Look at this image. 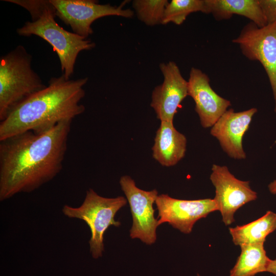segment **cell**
Listing matches in <instances>:
<instances>
[{"mask_svg": "<svg viewBox=\"0 0 276 276\" xmlns=\"http://www.w3.org/2000/svg\"><path fill=\"white\" fill-rule=\"evenodd\" d=\"M269 192L272 194H276V179L268 185Z\"/></svg>", "mask_w": 276, "mask_h": 276, "instance_id": "603a6c76", "label": "cell"}, {"mask_svg": "<svg viewBox=\"0 0 276 276\" xmlns=\"http://www.w3.org/2000/svg\"><path fill=\"white\" fill-rule=\"evenodd\" d=\"M276 229V213L268 211L259 219L246 224L229 227L233 243L240 246L264 243L267 236Z\"/></svg>", "mask_w": 276, "mask_h": 276, "instance_id": "2e32d148", "label": "cell"}, {"mask_svg": "<svg viewBox=\"0 0 276 276\" xmlns=\"http://www.w3.org/2000/svg\"><path fill=\"white\" fill-rule=\"evenodd\" d=\"M56 16L53 5L37 20L25 22L16 32L22 36L36 35L48 42L57 54L62 75L70 79L78 54L82 51L93 49L96 44L89 38L65 30L56 21Z\"/></svg>", "mask_w": 276, "mask_h": 276, "instance_id": "277c9868", "label": "cell"}, {"mask_svg": "<svg viewBox=\"0 0 276 276\" xmlns=\"http://www.w3.org/2000/svg\"><path fill=\"white\" fill-rule=\"evenodd\" d=\"M257 112L256 108L238 112L231 108L212 126L211 134L219 141L223 151L231 158L237 159L246 158L242 139Z\"/></svg>", "mask_w": 276, "mask_h": 276, "instance_id": "4fadbf2b", "label": "cell"}, {"mask_svg": "<svg viewBox=\"0 0 276 276\" xmlns=\"http://www.w3.org/2000/svg\"><path fill=\"white\" fill-rule=\"evenodd\" d=\"M196 12L206 14L205 0H172L165 8L162 24L180 25L189 14Z\"/></svg>", "mask_w": 276, "mask_h": 276, "instance_id": "ac0fdd59", "label": "cell"}, {"mask_svg": "<svg viewBox=\"0 0 276 276\" xmlns=\"http://www.w3.org/2000/svg\"><path fill=\"white\" fill-rule=\"evenodd\" d=\"M197 276H201V275L198 273V274H197Z\"/></svg>", "mask_w": 276, "mask_h": 276, "instance_id": "cb8c5ba5", "label": "cell"}, {"mask_svg": "<svg viewBox=\"0 0 276 276\" xmlns=\"http://www.w3.org/2000/svg\"><path fill=\"white\" fill-rule=\"evenodd\" d=\"M72 120L41 133L22 132L0 141V201L30 193L61 171Z\"/></svg>", "mask_w": 276, "mask_h": 276, "instance_id": "6da1fadb", "label": "cell"}, {"mask_svg": "<svg viewBox=\"0 0 276 276\" xmlns=\"http://www.w3.org/2000/svg\"><path fill=\"white\" fill-rule=\"evenodd\" d=\"M167 0H134L132 2L139 19L148 26L162 24Z\"/></svg>", "mask_w": 276, "mask_h": 276, "instance_id": "d6986e66", "label": "cell"}, {"mask_svg": "<svg viewBox=\"0 0 276 276\" xmlns=\"http://www.w3.org/2000/svg\"><path fill=\"white\" fill-rule=\"evenodd\" d=\"M119 182L129 203L132 217L130 237L139 239L148 245L154 243L156 240V230L159 224L158 219L154 217L153 204L158 195L157 191L140 189L128 175L122 176Z\"/></svg>", "mask_w": 276, "mask_h": 276, "instance_id": "ba28073f", "label": "cell"}, {"mask_svg": "<svg viewBox=\"0 0 276 276\" xmlns=\"http://www.w3.org/2000/svg\"><path fill=\"white\" fill-rule=\"evenodd\" d=\"M159 68L164 80L153 89L150 106L160 122H173L178 107L188 96V82L173 61L161 63Z\"/></svg>", "mask_w": 276, "mask_h": 276, "instance_id": "8fae6325", "label": "cell"}, {"mask_svg": "<svg viewBox=\"0 0 276 276\" xmlns=\"http://www.w3.org/2000/svg\"><path fill=\"white\" fill-rule=\"evenodd\" d=\"M266 272H270L276 275V259L270 260Z\"/></svg>", "mask_w": 276, "mask_h": 276, "instance_id": "7402d4cb", "label": "cell"}, {"mask_svg": "<svg viewBox=\"0 0 276 276\" xmlns=\"http://www.w3.org/2000/svg\"><path fill=\"white\" fill-rule=\"evenodd\" d=\"M155 204L158 210L159 225L168 222L184 234L192 232L194 224L210 213L217 211L214 199L182 200L168 194L158 195Z\"/></svg>", "mask_w": 276, "mask_h": 276, "instance_id": "30bf717a", "label": "cell"}, {"mask_svg": "<svg viewBox=\"0 0 276 276\" xmlns=\"http://www.w3.org/2000/svg\"><path fill=\"white\" fill-rule=\"evenodd\" d=\"M127 202V199L123 196L104 197L93 189H89L80 206L74 208L64 205L62 211L65 216L82 220L89 226L91 232L90 252L94 258L97 259L102 256L104 251L105 232L111 225L118 227L121 225L119 221L115 220L114 216Z\"/></svg>", "mask_w": 276, "mask_h": 276, "instance_id": "5b68a950", "label": "cell"}, {"mask_svg": "<svg viewBox=\"0 0 276 276\" xmlns=\"http://www.w3.org/2000/svg\"><path fill=\"white\" fill-rule=\"evenodd\" d=\"M87 77H52L49 85L16 106L0 123V141L28 131L46 132L59 123L72 120L85 111L80 103Z\"/></svg>", "mask_w": 276, "mask_h": 276, "instance_id": "7a4b0ae2", "label": "cell"}, {"mask_svg": "<svg viewBox=\"0 0 276 276\" xmlns=\"http://www.w3.org/2000/svg\"><path fill=\"white\" fill-rule=\"evenodd\" d=\"M26 9L30 14L31 21L38 19L53 5L50 0H4Z\"/></svg>", "mask_w": 276, "mask_h": 276, "instance_id": "ffe728a7", "label": "cell"}, {"mask_svg": "<svg viewBox=\"0 0 276 276\" xmlns=\"http://www.w3.org/2000/svg\"><path fill=\"white\" fill-rule=\"evenodd\" d=\"M32 56L22 45L0 57V121L18 104L44 88L32 66Z\"/></svg>", "mask_w": 276, "mask_h": 276, "instance_id": "3957f363", "label": "cell"}, {"mask_svg": "<svg viewBox=\"0 0 276 276\" xmlns=\"http://www.w3.org/2000/svg\"><path fill=\"white\" fill-rule=\"evenodd\" d=\"M188 82V96L194 100L195 111L204 128L212 127L231 105L211 87L209 76L200 70L192 67Z\"/></svg>", "mask_w": 276, "mask_h": 276, "instance_id": "7c38bea8", "label": "cell"}, {"mask_svg": "<svg viewBox=\"0 0 276 276\" xmlns=\"http://www.w3.org/2000/svg\"><path fill=\"white\" fill-rule=\"evenodd\" d=\"M241 253L229 276H254L266 272L270 260L266 255L264 243L240 246Z\"/></svg>", "mask_w": 276, "mask_h": 276, "instance_id": "e0dca14e", "label": "cell"}, {"mask_svg": "<svg viewBox=\"0 0 276 276\" xmlns=\"http://www.w3.org/2000/svg\"><path fill=\"white\" fill-rule=\"evenodd\" d=\"M56 9V15L69 26L73 32L88 38L93 34L92 24L107 16L131 18L134 12L124 9L126 1L119 6L99 4L94 0H50Z\"/></svg>", "mask_w": 276, "mask_h": 276, "instance_id": "8992f818", "label": "cell"}, {"mask_svg": "<svg viewBox=\"0 0 276 276\" xmlns=\"http://www.w3.org/2000/svg\"><path fill=\"white\" fill-rule=\"evenodd\" d=\"M232 42L239 45L247 58L262 65L272 89L276 113V22L261 28L251 21Z\"/></svg>", "mask_w": 276, "mask_h": 276, "instance_id": "52a82bcc", "label": "cell"}, {"mask_svg": "<svg viewBox=\"0 0 276 276\" xmlns=\"http://www.w3.org/2000/svg\"><path fill=\"white\" fill-rule=\"evenodd\" d=\"M187 139L177 131L173 122L161 121L152 148L153 158L164 167L177 164L185 155Z\"/></svg>", "mask_w": 276, "mask_h": 276, "instance_id": "5bb4252c", "label": "cell"}, {"mask_svg": "<svg viewBox=\"0 0 276 276\" xmlns=\"http://www.w3.org/2000/svg\"><path fill=\"white\" fill-rule=\"evenodd\" d=\"M210 179L215 188L216 202L222 221L226 225L235 221L234 214L241 206L257 198V193L253 191L249 181L236 178L225 166L214 164Z\"/></svg>", "mask_w": 276, "mask_h": 276, "instance_id": "9c48e42d", "label": "cell"}, {"mask_svg": "<svg viewBox=\"0 0 276 276\" xmlns=\"http://www.w3.org/2000/svg\"><path fill=\"white\" fill-rule=\"evenodd\" d=\"M267 25L276 22V0H259Z\"/></svg>", "mask_w": 276, "mask_h": 276, "instance_id": "44dd1931", "label": "cell"}, {"mask_svg": "<svg viewBox=\"0 0 276 276\" xmlns=\"http://www.w3.org/2000/svg\"><path fill=\"white\" fill-rule=\"evenodd\" d=\"M206 14L216 20L227 19L234 14L244 16L259 27L267 25L259 0H205Z\"/></svg>", "mask_w": 276, "mask_h": 276, "instance_id": "9a60e30c", "label": "cell"}]
</instances>
